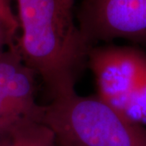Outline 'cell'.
Wrapping results in <instances>:
<instances>
[{
  "instance_id": "52a82bcc",
  "label": "cell",
  "mask_w": 146,
  "mask_h": 146,
  "mask_svg": "<svg viewBox=\"0 0 146 146\" xmlns=\"http://www.w3.org/2000/svg\"><path fill=\"white\" fill-rule=\"evenodd\" d=\"M119 113L128 119L146 127V69Z\"/></svg>"
},
{
  "instance_id": "7a4b0ae2",
  "label": "cell",
  "mask_w": 146,
  "mask_h": 146,
  "mask_svg": "<svg viewBox=\"0 0 146 146\" xmlns=\"http://www.w3.org/2000/svg\"><path fill=\"white\" fill-rule=\"evenodd\" d=\"M42 123L60 146H146V127L97 96L76 93L44 106Z\"/></svg>"
},
{
  "instance_id": "5b68a950",
  "label": "cell",
  "mask_w": 146,
  "mask_h": 146,
  "mask_svg": "<svg viewBox=\"0 0 146 146\" xmlns=\"http://www.w3.org/2000/svg\"><path fill=\"white\" fill-rule=\"evenodd\" d=\"M36 76L22 58L16 43L0 54V94L21 117L42 122L44 106L35 99Z\"/></svg>"
},
{
  "instance_id": "3957f363",
  "label": "cell",
  "mask_w": 146,
  "mask_h": 146,
  "mask_svg": "<svg viewBox=\"0 0 146 146\" xmlns=\"http://www.w3.org/2000/svg\"><path fill=\"white\" fill-rule=\"evenodd\" d=\"M77 19L92 46L116 39L146 46V0H82Z\"/></svg>"
},
{
  "instance_id": "6da1fadb",
  "label": "cell",
  "mask_w": 146,
  "mask_h": 146,
  "mask_svg": "<svg viewBox=\"0 0 146 146\" xmlns=\"http://www.w3.org/2000/svg\"><path fill=\"white\" fill-rule=\"evenodd\" d=\"M21 34L16 47L51 99L76 93L92 46L75 21V0H16Z\"/></svg>"
},
{
  "instance_id": "277c9868",
  "label": "cell",
  "mask_w": 146,
  "mask_h": 146,
  "mask_svg": "<svg viewBox=\"0 0 146 146\" xmlns=\"http://www.w3.org/2000/svg\"><path fill=\"white\" fill-rule=\"evenodd\" d=\"M88 68L94 73L98 94L120 112L146 69V54L132 46H93Z\"/></svg>"
},
{
  "instance_id": "30bf717a",
  "label": "cell",
  "mask_w": 146,
  "mask_h": 146,
  "mask_svg": "<svg viewBox=\"0 0 146 146\" xmlns=\"http://www.w3.org/2000/svg\"><path fill=\"white\" fill-rule=\"evenodd\" d=\"M9 0H0V14L11 12Z\"/></svg>"
},
{
  "instance_id": "ba28073f",
  "label": "cell",
  "mask_w": 146,
  "mask_h": 146,
  "mask_svg": "<svg viewBox=\"0 0 146 146\" xmlns=\"http://www.w3.org/2000/svg\"><path fill=\"white\" fill-rule=\"evenodd\" d=\"M24 119L0 94V141L7 136Z\"/></svg>"
},
{
  "instance_id": "8992f818",
  "label": "cell",
  "mask_w": 146,
  "mask_h": 146,
  "mask_svg": "<svg viewBox=\"0 0 146 146\" xmlns=\"http://www.w3.org/2000/svg\"><path fill=\"white\" fill-rule=\"evenodd\" d=\"M0 146H60L53 131L42 122L24 119L3 141Z\"/></svg>"
},
{
  "instance_id": "9c48e42d",
  "label": "cell",
  "mask_w": 146,
  "mask_h": 146,
  "mask_svg": "<svg viewBox=\"0 0 146 146\" xmlns=\"http://www.w3.org/2000/svg\"><path fill=\"white\" fill-rule=\"evenodd\" d=\"M19 24L15 15L0 16V54L14 44V37Z\"/></svg>"
}]
</instances>
